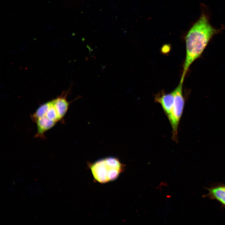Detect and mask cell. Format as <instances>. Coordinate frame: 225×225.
<instances>
[{
  "instance_id": "obj_1",
  "label": "cell",
  "mask_w": 225,
  "mask_h": 225,
  "mask_svg": "<svg viewBox=\"0 0 225 225\" xmlns=\"http://www.w3.org/2000/svg\"><path fill=\"white\" fill-rule=\"evenodd\" d=\"M220 31L213 27L207 16L202 14L186 37V56L182 76L185 77L191 64L200 56L212 37Z\"/></svg>"
},
{
  "instance_id": "obj_2",
  "label": "cell",
  "mask_w": 225,
  "mask_h": 225,
  "mask_svg": "<svg viewBox=\"0 0 225 225\" xmlns=\"http://www.w3.org/2000/svg\"><path fill=\"white\" fill-rule=\"evenodd\" d=\"M94 180L105 183L116 179L125 169V165L117 158L109 157L88 163Z\"/></svg>"
},
{
  "instance_id": "obj_3",
  "label": "cell",
  "mask_w": 225,
  "mask_h": 225,
  "mask_svg": "<svg viewBox=\"0 0 225 225\" xmlns=\"http://www.w3.org/2000/svg\"><path fill=\"white\" fill-rule=\"evenodd\" d=\"M184 78H181L179 83L172 91L174 101L170 113L167 116L172 129V138L177 140L179 123L183 112L184 100L182 94V86Z\"/></svg>"
},
{
  "instance_id": "obj_4",
  "label": "cell",
  "mask_w": 225,
  "mask_h": 225,
  "mask_svg": "<svg viewBox=\"0 0 225 225\" xmlns=\"http://www.w3.org/2000/svg\"><path fill=\"white\" fill-rule=\"evenodd\" d=\"M156 102L160 104L166 115L169 114L174 101V96L172 91L170 93L162 92L156 95L155 97Z\"/></svg>"
},
{
  "instance_id": "obj_5",
  "label": "cell",
  "mask_w": 225,
  "mask_h": 225,
  "mask_svg": "<svg viewBox=\"0 0 225 225\" xmlns=\"http://www.w3.org/2000/svg\"><path fill=\"white\" fill-rule=\"evenodd\" d=\"M208 193L205 197L215 199L225 207V188L224 185H218L207 188Z\"/></svg>"
},
{
  "instance_id": "obj_6",
  "label": "cell",
  "mask_w": 225,
  "mask_h": 225,
  "mask_svg": "<svg viewBox=\"0 0 225 225\" xmlns=\"http://www.w3.org/2000/svg\"><path fill=\"white\" fill-rule=\"evenodd\" d=\"M224 188H225V185H224Z\"/></svg>"
}]
</instances>
